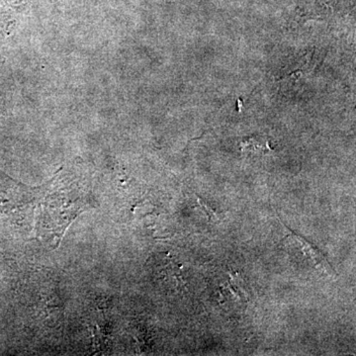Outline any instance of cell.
Masks as SVG:
<instances>
[{"label":"cell","mask_w":356,"mask_h":356,"mask_svg":"<svg viewBox=\"0 0 356 356\" xmlns=\"http://www.w3.org/2000/svg\"><path fill=\"white\" fill-rule=\"evenodd\" d=\"M295 238L298 241L300 245H301L302 250H303L304 254L306 255L307 259H310L312 264L318 269H325V266H327V261L323 257L320 252H318L317 248L313 247L310 243L307 242L306 240L302 238L301 236L294 235Z\"/></svg>","instance_id":"6da1fadb"},{"label":"cell","mask_w":356,"mask_h":356,"mask_svg":"<svg viewBox=\"0 0 356 356\" xmlns=\"http://www.w3.org/2000/svg\"><path fill=\"white\" fill-rule=\"evenodd\" d=\"M198 203L211 221H215V220L218 219L216 212H215V211L213 210L207 203H206V201H204L203 199L198 198Z\"/></svg>","instance_id":"7a4b0ae2"}]
</instances>
